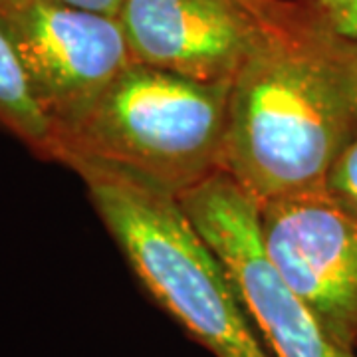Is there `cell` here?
<instances>
[{"mask_svg":"<svg viewBox=\"0 0 357 357\" xmlns=\"http://www.w3.org/2000/svg\"><path fill=\"white\" fill-rule=\"evenodd\" d=\"M357 137V40L304 8L230 84L222 171L256 203L326 187Z\"/></svg>","mask_w":357,"mask_h":357,"instance_id":"6da1fadb","label":"cell"},{"mask_svg":"<svg viewBox=\"0 0 357 357\" xmlns=\"http://www.w3.org/2000/svg\"><path fill=\"white\" fill-rule=\"evenodd\" d=\"M230 84L133 62L56 137L52 161L181 199L222 171Z\"/></svg>","mask_w":357,"mask_h":357,"instance_id":"7a4b0ae2","label":"cell"},{"mask_svg":"<svg viewBox=\"0 0 357 357\" xmlns=\"http://www.w3.org/2000/svg\"><path fill=\"white\" fill-rule=\"evenodd\" d=\"M155 304L215 357H268L229 270L177 197L102 173H77Z\"/></svg>","mask_w":357,"mask_h":357,"instance_id":"3957f363","label":"cell"},{"mask_svg":"<svg viewBox=\"0 0 357 357\" xmlns=\"http://www.w3.org/2000/svg\"><path fill=\"white\" fill-rule=\"evenodd\" d=\"M0 28L54 141L133 64L123 28L109 14L56 0H0Z\"/></svg>","mask_w":357,"mask_h":357,"instance_id":"277c9868","label":"cell"},{"mask_svg":"<svg viewBox=\"0 0 357 357\" xmlns=\"http://www.w3.org/2000/svg\"><path fill=\"white\" fill-rule=\"evenodd\" d=\"M178 201L229 270L268 357H356L274 266L260 236L258 203L234 178L220 171Z\"/></svg>","mask_w":357,"mask_h":357,"instance_id":"5b68a950","label":"cell"},{"mask_svg":"<svg viewBox=\"0 0 357 357\" xmlns=\"http://www.w3.org/2000/svg\"><path fill=\"white\" fill-rule=\"evenodd\" d=\"M260 236L284 280L333 340L357 349V208L326 187L258 203Z\"/></svg>","mask_w":357,"mask_h":357,"instance_id":"8992f818","label":"cell"},{"mask_svg":"<svg viewBox=\"0 0 357 357\" xmlns=\"http://www.w3.org/2000/svg\"><path fill=\"white\" fill-rule=\"evenodd\" d=\"M117 20L133 62L213 84L232 82L268 32L284 26L244 0H123Z\"/></svg>","mask_w":357,"mask_h":357,"instance_id":"52a82bcc","label":"cell"},{"mask_svg":"<svg viewBox=\"0 0 357 357\" xmlns=\"http://www.w3.org/2000/svg\"><path fill=\"white\" fill-rule=\"evenodd\" d=\"M0 128L13 133L40 157L52 159L54 137L48 119L32 100L22 68L0 28Z\"/></svg>","mask_w":357,"mask_h":357,"instance_id":"ba28073f","label":"cell"},{"mask_svg":"<svg viewBox=\"0 0 357 357\" xmlns=\"http://www.w3.org/2000/svg\"><path fill=\"white\" fill-rule=\"evenodd\" d=\"M307 13L340 36L357 40V0H298Z\"/></svg>","mask_w":357,"mask_h":357,"instance_id":"9c48e42d","label":"cell"},{"mask_svg":"<svg viewBox=\"0 0 357 357\" xmlns=\"http://www.w3.org/2000/svg\"><path fill=\"white\" fill-rule=\"evenodd\" d=\"M328 189L357 208V137L333 167L328 178Z\"/></svg>","mask_w":357,"mask_h":357,"instance_id":"30bf717a","label":"cell"},{"mask_svg":"<svg viewBox=\"0 0 357 357\" xmlns=\"http://www.w3.org/2000/svg\"><path fill=\"white\" fill-rule=\"evenodd\" d=\"M262 16H266L274 24H290L300 14L304 6L298 0H244Z\"/></svg>","mask_w":357,"mask_h":357,"instance_id":"8fae6325","label":"cell"},{"mask_svg":"<svg viewBox=\"0 0 357 357\" xmlns=\"http://www.w3.org/2000/svg\"><path fill=\"white\" fill-rule=\"evenodd\" d=\"M56 2H62V4H68V6H76V8H84V10H91V13L117 16L123 0H56Z\"/></svg>","mask_w":357,"mask_h":357,"instance_id":"7c38bea8","label":"cell"}]
</instances>
